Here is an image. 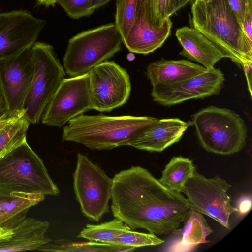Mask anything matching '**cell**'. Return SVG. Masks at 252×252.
Returning <instances> with one entry per match:
<instances>
[{
    "label": "cell",
    "instance_id": "obj_26",
    "mask_svg": "<svg viewBox=\"0 0 252 252\" xmlns=\"http://www.w3.org/2000/svg\"><path fill=\"white\" fill-rule=\"evenodd\" d=\"M140 0H116L114 25L123 41L136 17Z\"/></svg>",
    "mask_w": 252,
    "mask_h": 252
},
{
    "label": "cell",
    "instance_id": "obj_35",
    "mask_svg": "<svg viewBox=\"0 0 252 252\" xmlns=\"http://www.w3.org/2000/svg\"><path fill=\"white\" fill-rule=\"evenodd\" d=\"M244 70L245 74L246 77L248 88L250 94L252 96V64H248L243 65L242 67Z\"/></svg>",
    "mask_w": 252,
    "mask_h": 252
},
{
    "label": "cell",
    "instance_id": "obj_18",
    "mask_svg": "<svg viewBox=\"0 0 252 252\" xmlns=\"http://www.w3.org/2000/svg\"><path fill=\"white\" fill-rule=\"evenodd\" d=\"M50 226L47 221L34 218H25L12 228L9 237L0 241V252H16L38 250L51 239L45 237Z\"/></svg>",
    "mask_w": 252,
    "mask_h": 252
},
{
    "label": "cell",
    "instance_id": "obj_38",
    "mask_svg": "<svg viewBox=\"0 0 252 252\" xmlns=\"http://www.w3.org/2000/svg\"><path fill=\"white\" fill-rule=\"evenodd\" d=\"M39 5H43L48 7L50 6H54L57 3L58 0H36Z\"/></svg>",
    "mask_w": 252,
    "mask_h": 252
},
{
    "label": "cell",
    "instance_id": "obj_40",
    "mask_svg": "<svg viewBox=\"0 0 252 252\" xmlns=\"http://www.w3.org/2000/svg\"><path fill=\"white\" fill-rule=\"evenodd\" d=\"M247 4L251 7H252V0H245Z\"/></svg>",
    "mask_w": 252,
    "mask_h": 252
},
{
    "label": "cell",
    "instance_id": "obj_6",
    "mask_svg": "<svg viewBox=\"0 0 252 252\" xmlns=\"http://www.w3.org/2000/svg\"><path fill=\"white\" fill-rule=\"evenodd\" d=\"M122 38L114 23L83 31L68 42L63 67L70 77L82 75L122 49Z\"/></svg>",
    "mask_w": 252,
    "mask_h": 252
},
{
    "label": "cell",
    "instance_id": "obj_33",
    "mask_svg": "<svg viewBox=\"0 0 252 252\" xmlns=\"http://www.w3.org/2000/svg\"><path fill=\"white\" fill-rule=\"evenodd\" d=\"M8 115H11L9 113L7 100L0 81V119Z\"/></svg>",
    "mask_w": 252,
    "mask_h": 252
},
{
    "label": "cell",
    "instance_id": "obj_36",
    "mask_svg": "<svg viewBox=\"0 0 252 252\" xmlns=\"http://www.w3.org/2000/svg\"><path fill=\"white\" fill-rule=\"evenodd\" d=\"M112 0H92L91 3L92 7L96 10L108 3Z\"/></svg>",
    "mask_w": 252,
    "mask_h": 252
},
{
    "label": "cell",
    "instance_id": "obj_16",
    "mask_svg": "<svg viewBox=\"0 0 252 252\" xmlns=\"http://www.w3.org/2000/svg\"><path fill=\"white\" fill-rule=\"evenodd\" d=\"M192 125V121L185 122L176 118L158 119L142 131L129 146L149 152H161L178 142Z\"/></svg>",
    "mask_w": 252,
    "mask_h": 252
},
{
    "label": "cell",
    "instance_id": "obj_19",
    "mask_svg": "<svg viewBox=\"0 0 252 252\" xmlns=\"http://www.w3.org/2000/svg\"><path fill=\"white\" fill-rule=\"evenodd\" d=\"M181 229H176L164 251L192 252L195 247L209 242L207 237L213 232L203 214L189 209L183 221Z\"/></svg>",
    "mask_w": 252,
    "mask_h": 252
},
{
    "label": "cell",
    "instance_id": "obj_29",
    "mask_svg": "<svg viewBox=\"0 0 252 252\" xmlns=\"http://www.w3.org/2000/svg\"><path fill=\"white\" fill-rule=\"evenodd\" d=\"M148 17L151 23L159 26L167 17L168 0H146Z\"/></svg>",
    "mask_w": 252,
    "mask_h": 252
},
{
    "label": "cell",
    "instance_id": "obj_39",
    "mask_svg": "<svg viewBox=\"0 0 252 252\" xmlns=\"http://www.w3.org/2000/svg\"><path fill=\"white\" fill-rule=\"evenodd\" d=\"M9 122L8 119L3 118L0 119V130H1Z\"/></svg>",
    "mask_w": 252,
    "mask_h": 252
},
{
    "label": "cell",
    "instance_id": "obj_41",
    "mask_svg": "<svg viewBox=\"0 0 252 252\" xmlns=\"http://www.w3.org/2000/svg\"><path fill=\"white\" fill-rule=\"evenodd\" d=\"M202 0L204 2L208 3V2L211 1L212 0Z\"/></svg>",
    "mask_w": 252,
    "mask_h": 252
},
{
    "label": "cell",
    "instance_id": "obj_20",
    "mask_svg": "<svg viewBox=\"0 0 252 252\" xmlns=\"http://www.w3.org/2000/svg\"><path fill=\"white\" fill-rule=\"evenodd\" d=\"M203 66L189 60L163 59L151 63L146 74L152 86L178 82L206 71Z\"/></svg>",
    "mask_w": 252,
    "mask_h": 252
},
{
    "label": "cell",
    "instance_id": "obj_8",
    "mask_svg": "<svg viewBox=\"0 0 252 252\" xmlns=\"http://www.w3.org/2000/svg\"><path fill=\"white\" fill-rule=\"evenodd\" d=\"M73 178L76 199L82 214L90 220L98 222L109 212L112 179L80 153L77 155Z\"/></svg>",
    "mask_w": 252,
    "mask_h": 252
},
{
    "label": "cell",
    "instance_id": "obj_7",
    "mask_svg": "<svg viewBox=\"0 0 252 252\" xmlns=\"http://www.w3.org/2000/svg\"><path fill=\"white\" fill-rule=\"evenodd\" d=\"M33 75L24 102V117L38 123L43 112L65 78V72L51 45L36 41L32 47Z\"/></svg>",
    "mask_w": 252,
    "mask_h": 252
},
{
    "label": "cell",
    "instance_id": "obj_37",
    "mask_svg": "<svg viewBox=\"0 0 252 252\" xmlns=\"http://www.w3.org/2000/svg\"><path fill=\"white\" fill-rule=\"evenodd\" d=\"M12 233V229L6 228L0 226V241L9 237Z\"/></svg>",
    "mask_w": 252,
    "mask_h": 252
},
{
    "label": "cell",
    "instance_id": "obj_27",
    "mask_svg": "<svg viewBox=\"0 0 252 252\" xmlns=\"http://www.w3.org/2000/svg\"><path fill=\"white\" fill-rule=\"evenodd\" d=\"M164 243V241L156 235L127 229L119 235L117 245L135 248L157 246Z\"/></svg>",
    "mask_w": 252,
    "mask_h": 252
},
{
    "label": "cell",
    "instance_id": "obj_11",
    "mask_svg": "<svg viewBox=\"0 0 252 252\" xmlns=\"http://www.w3.org/2000/svg\"><path fill=\"white\" fill-rule=\"evenodd\" d=\"M93 109L89 73L65 78L46 106L42 124L58 127L73 118Z\"/></svg>",
    "mask_w": 252,
    "mask_h": 252
},
{
    "label": "cell",
    "instance_id": "obj_13",
    "mask_svg": "<svg viewBox=\"0 0 252 252\" xmlns=\"http://www.w3.org/2000/svg\"><path fill=\"white\" fill-rule=\"evenodd\" d=\"M45 25V21L26 11L0 13V60L32 46Z\"/></svg>",
    "mask_w": 252,
    "mask_h": 252
},
{
    "label": "cell",
    "instance_id": "obj_22",
    "mask_svg": "<svg viewBox=\"0 0 252 252\" xmlns=\"http://www.w3.org/2000/svg\"><path fill=\"white\" fill-rule=\"evenodd\" d=\"M195 170L192 160L181 156H175L165 166L158 179L168 189L181 193L184 184Z\"/></svg>",
    "mask_w": 252,
    "mask_h": 252
},
{
    "label": "cell",
    "instance_id": "obj_17",
    "mask_svg": "<svg viewBox=\"0 0 252 252\" xmlns=\"http://www.w3.org/2000/svg\"><path fill=\"white\" fill-rule=\"evenodd\" d=\"M176 36L182 47L180 54L197 62L207 69L214 68L221 59L229 56L201 32L184 26L176 30Z\"/></svg>",
    "mask_w": 252,
    "mask_h": 252
},
{
    "label": "cell",
    "instance_id": "obj_28",
    "mask_svg": "<svg viewBox=\"0 0 252 252\" xmlns=\"http://www.w3.org/2000/svg\"><path fill=\"white\" fill-rule=\"evenodd\" d=\"M92 0H58L57 3L72 19H78L92 14L95 10L91 6Z\"/></svg>",
    "mask_w": 252,
    "mask_h": 252
},
{
    "label": "cell",
    "instance_id": "obj_32",
    "mask_svg": "<svg viewBox=\"0 0 252 252\" xmlns=\"http://www.w3.org/2000/svg\"><path fill=\"white\" fill-rule=\"evenodd\" d=\"M252 9L247 4L244 22L243 23V29L244 32L248 38L252 41Z\"/></svg>",
    "mask_w": 252,
    "mask_h": 252
},
{
    "label": "cell",
    "instance_id": "obj_1",
    "mask_svg": "<svg viewBox=\"0 0 252 252\" xmlns=\"http://www.w3.org/2000/svg\"><path fill=\"white\" fill-rule=\"evenodd\" d=\"M111 200L115 218L132 230L142 228L156 235L179 228L189 209L181 193L168 189L140 166L114 175Z\"/></svg>",
    "mask_w": 252,
    "mask_h": 252
},
{
    "label": "cell",
    "instance_id": "obj_24",
    "mask_svg": "<svg viewBox=\"0 0 252 252\" xmlns=\"http://www.w3.org/2000/svg\"><path fill=\"white\" fill-rule=\"evenodd\" d=\"M130 229L121 220H113L99 224H87L77 236L89 241L117 245V239L124 231Z\"/></svg>",
    "mask_w": 252,
    "mask_h": 252
},
{
    "label": "cell",
    "instance_id": "obj_4",
    "mask_svg": "<svg viewBox=\"0 0 252 252\" xmlns=\"http://www.w3.org/2000/svg\"><path fill=\"white\" fill-rule=\"evenodd\" d=\"M0 189L58 196L60 190L27 140L0 158Z\"/></svg>",
    "mask_w": 252,
    "mask_h": 252
},
{
    "label": "cell",
    "instance_id": "obj_3",
    "mask_svg": "<svg viewBox=\"0 0 252 252\" xmlns=\"http://www.w3.org/2000/svg\"><path fill=\"white\" fill-rule=\"evenodd\" d=\"M196 29L242 67L252 63V41L231 9L227 0L205 3L195 0L191 7Z\"/></svg>",
    "mask_w": 252,
    "mask_h": 252
},
{
    "label": "cell",
    "instance_id": "obj_25",
    "mask_svg": "<svg viewBox=\"0 0 252 252\" xmlns=\"http://www.w3.org/2000/svg\"><path fill=\"white\" fill-rule=\"evenodd\" d=\"M30 124L23 115L0 130V158L26 140Z\"/></svg>",
    "mask_w": 252,
    "mask_h": 252
},
{
    "label": "cell",
    "instance_id": "obj_23",
    "mask_svg": "<svg viewBox=\"0 0 252 252\" xmlns=\"http://www.w3.org/2000/svg\"><path fill=\"white\" fill-rule=\"evenodd\" d=\"M51 242L41 246L38 250L53 252H121L132 251L136 249L92 241L75 242L66 239H59L53 243Z\"/></svg>",
    "mask_w": 252,
    "mask_h": 252
},
{
    "label": "cell",
    "instance_id": "obj_21",
    "mask_svg": "<svg viewBox=\"0 0 252 252\" xmlns=\"http://www.w3.org/2000/svg\"><path fill=\"white\" fill-rule=\"evenodd\" d=\"M45 195L14 192L0 202V226L12 229L25 218L29 209L42 201Z\"/></svg>",
    "mask_w": 252,
    "mask_h": 252
},
{
    "label": "cell",
    "instance_id": "obj_10",
    "mask_svg": "<svg viewBox=\"0 0 252 252\" xmlns=\"http://www.w3.org/2000/svg\"><path fill=\"white\" fill-rule=\"evenodd\" d=\"M93 109L110 112L126 103L131 86L127 71L113 61H106L89 72Z\"/></svg>",
    "mask_w": 252,
    "mask_h": 252
},
{
    "label": "cell",
    "instance_id": "obj_12",
    "mask_svg": "<svg viewBox=\"0 0 252 252\" xmlns=\"http://www.w3.org/2000/svg\"><path fill=\"white\" fill-rule=\"evenodd\" d=\"M224 80L222 71L214 67L178 82L152 86L151 96L154 101L166 106L191 99H204L218 95Z\"/></svg>",
    "mask_w": 252,
    "mask_h": 252
},
{
    "label": "cell",
    "instance_id": "obj_5",
    "mask_svg": "<svg viewBox=\"0 0 252 252\" xmlns=\"http://www.w3.org/2000/svg\"><path fill=\"white\" fill-rule=\"evenodd\" d=\"M191 118L198 139L207 152L228 156L245 147L247 126L234 111L210 106L201 109Z\"/></svg>",
    "mask_w": 252,
    "mask_h": 252
},
{
    "label": "cell",
    "instance_id": "obj_30",
    "mask_svg": "<svg viewBox=\"0 0 252 252\" xmlns=\"http://www.w3.org/2000/svg\"><path fill=\"white\" fill-rule=\"evenodd\" d=\"M252 197L249 193L242 194L237 200L234 207L235 213L239 217L246 216L251 210Z\"/></svg>",
    "mask_w": 252,
    "mask_h": 252
},
{
    "label": "cell",
    "instance_id": "obj_2",
    "mask_svg": "<svg viewBox=\"0 0 252 252\" xmlns=\"http://www.w3.org/2000/svg\"><path fill=\"white\" fill-rule=\"evenodd\" d=\"M158 119L150 116L82 114L63 128V141L81 144L92 150H110L128 145Z\"/></svg>",
    "mask_w": 252,
    "mask_h": 252
},
{
    "label": "cell",
    "instance_id": "obj_15",
    "mask_svg": "<svg viewBox=\"0 0 252 252\" xmlns=\"http://www.w3.org/2000/svg\"><path fill=\"white\" fill-rule=\"evenodd\" d=\"M172 25L170 18H167L160 26H153L149 19L147 0H140L135 21L123 43L131 53L147 55L163 45Z\"/></svg>",
    "mask_w": 252,
    "mask_h": 252
},
{
    "label": "cell",
    "instance_id": "obj_34",
    "mask_svg": "<svg viewBox=\"0 0 252 252\" xmlns=\"http://www.w3.org/2000/svg\"><path fill=\"white\" fill-rule=\"evenodd\" d=\"M190 0H168L167 17H170L184 7Z\"/></svg>",
    "mask_w": 252,
    "mask_h": 252
},
{
    "label": "cell",
    "instance_id": "obj_9",
    "mask_svg": "<svg viewBox=\"0 0 252 252\" xmlns=\"http://www.w3.org/2000/svg\"><path fill=\"white\" fill-rule=\"evenodd\" d=\"M231 187L218 175L207 178L195 170L184 184L181 193L187 197L189 209L210 217L229 229L230 216L235 212L227 194Z\"/></svg>",
    "mask_w": 252,
    "mask_h": 252
},
{
    "label": "cell",
    "instance_id": "obj_14",
    "mask_svg": "<svg viewBox=\"0 0 252 252\" xmlns=\"http://www.w3.org/2000/svg\"><path fill=\"white\" fill-rule=\"evenodd\" d=\"M32 47L0 60V81L11 115L24 114V102L33 75Z\"/></svg>",
    "mask_w": 252,
    "mask_h": 252
},
{
    "label": "cell",
    "instance_id": "obj_31",
    "mask_svg": "<svg viewBox=\"0 0 252 252\" xmlns=\"http://www.w3.org/2000/svg\"><path fill=\"white\" fill-rule=\"evenodd\" d=\"M229 5L243 28L247 3L245 0H227Z\"/></svg>",
    "mask_w": 252,
    "mask_h": 252
}]
</instances>
